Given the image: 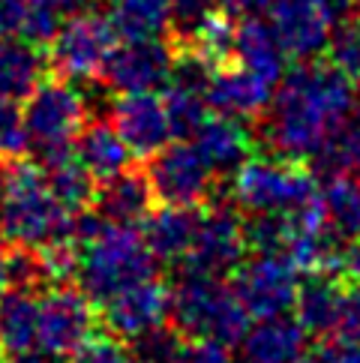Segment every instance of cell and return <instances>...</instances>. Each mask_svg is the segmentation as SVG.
Wrapping results in <instances>:
<instances>
[{"mask_svg":"<svg viewBox=\"0 0 360 363\" xmlns=\"http://www.w3.org/2000/svg\"><path fill=\"white\" fill-rule=\"evenodd\" d=\"M357 106L354 79L330 60L291 69L270 99L264 138L276 157L306 162L321 150L337 123Z\"/></svg>","mask_w":360,"mask_h":363,"instance_id":"obj_1","label":"cell"},{"mask_svg":"<svg viewBox=\"0 0 360 363\" xmlns=\"http://www.w3.org/2000/svg\"><path fill=\"white\" fill-rule=\"evenodd\" d=\"M0 240L30 250L72 243V213L55 199L40 162L16 157L0 165Z\"/></svg>","mask_w":360,"mask_h":363,"instance_id":"obj_2","label":"cell"},{"mask_svg":"<svg viewBox=\"0 0 360 363\" xmlns=\"http://www.w3.org/2000/svg\"><path fill=\"white\" fill-rule=\"evenodd\" d=\"M75 289L90 303H102L130 285L157 277V255L133 225L102 223L94 235L75 243Z\"/></svg>","mask_w":360,"mask_h":363,"instance_id":"obj_3","label":"cell"},{"mask_svg":"<svg viewBox=\"0 0 360 363\" xmlns=\"http://www.w3.org/2000/svg\"><path fill=\"white\" fill-rule=\"evenodd\" d=\"M169 321L184 340H210L228 348L237 345L247 333L249 313L231 291V285L220 282V277L186 267L171 285Z\"/></svg>","mask_w":360,"mask_h":363,"instance_id":"obj_4","label":"cell"},{"mask_svg":"<svg viewBox=\"0 0 360 363\" xmlns=\"http://www.w3.org/2000/svg\"><path fill=\"white\" fill-rule=\"evenodd\" d=\"M24 129L36 153V162H55L75 147L81 126L87 123L90 106L79 87L67 79H43L24 99Z\"/></svg>","mask_w":360,"mask_h":363,"instance_id":"obj_5","label":"cell"},{"mask_svg":"<svg viewBox=\"0 0 360 363\" xmlns=\"http://www.w3.org/2000/svg\"><path fill=\"white\" fill-rule=\"evenodd\" d=\"M231 201L247 213H291L318 201L310 168L286 157H249L235 172Z\"/></svg>","mask_w":360,"mask_h":363,"instance_id":"obj_6","label":"cell"},{"mask_svg":"<svg viewBox=\"0 0 360 363\" xmlns=\"http://www.w3.org/2000/svg\"><path fill=\"white\" fill-rule=\"evenodd\" d=\"M300 270L279 252H255L231 270V291L249 318H274L294 309Z\"/></svg>","mask_w":360,"mask_h":363,"instance_id":"obj_7","label":"cell"},{"mask_svg":"<svg viewBox=\"0 0 360 363\" xmlns=\"http://www.w3.org/2000/svg\"><path fill=\"white\" fill-rule=\"evenodd\" d=\"M48 63L67 82H94L106 67L108 51L114 48V33L108 21L94 12H75L60 24L55 40L48 43Z\"/></svg>","mask_w":360,"mask_h":363,"instance_id":"obj_8","label":"cell"},{"mask_svg":"<svg viewBox=\"0 0 360 363\" xmlns=\"http://www.w3.org/2000/svg\"><path fill=\"white\" fill-rule=\"evenodd\" d=\"M147 180L162 204L201 207L210 204L216 189V172L198 153L196 145H165L147 162Z\"/></svg>","mask_w":360,"mask_h":363,"instance_id":"obj_9","label":"cell"},{"mask_svg":"<svg viewBox=\"0 0 360 363\" xmlns=\"http://www.w3.org/2000/svg\"><path fill=\"white\" fill-rule=\"evenodd\" d=\"M247 225L235 204H210L208 211H201L196 240L184 258V267L208 277H225L247 258Z\"/></svg>","mask_w":360,"mask_h":363,"instance_id":"obj_10","label":"cell"},{"mask_svg":"<svg viewBox=\"0 0 360 363\" xmlns=\"http://www.w3.org/2000/svg\"><path fill=\"white\" fill-rule=\"evenodd\" d=\"M174 45L159 40H123L111 48L99 79L114 94H138V90L165 87L174 63Z\"/></svg>","mask_w":360,"mask_h":363,"instance_id":"obj_11","label":"cell"},{"mask_svg":"<svg viewBox=\"0 0 360 363\" xmlns=\"http://www.w3.org/2000/svg\"><path fill=\"white\" fill-rule=\"evenodd\" d=\"M99 306H102V324H106V330L123 342H133L138 336L157 330L169 321L171 289L162 279L150 277L118 294H111Z\"/></svg>","mask_w":360,"mask_h":363,"instance_id":"obj_12","label":"cell"},{"mask_svg":"<svg viewBox=\"0 0 360 363\" xmlns=\"http://www.w3.org/2000/svg\"><path fill=\"white\" fill-rule=\"evenodd\" d=\"M94 333V303L79 289H48L40 294V348L69 357Z\"/></svg>","mask_w":360,"mask_h":363,"instance_id":"obj_13","label":"cell"},{"mask_svg":"<svg viewBox=\"0 0 360 363\" xmlns=\"http://www.w3.org/2000/svg\"><path fill=\"white\" fill-rule=\"evenodd\" d=\"M111 126L120 133L133 157H153L174 138L169 121V108L159 94L153 90H138V94H120L108 106Z\"/></svg>","mask_w":360,"mask_h":363,"instance_id":"obj_14","label":"cell"},{"mask_svg":"<svg viewBox=\"0 0 360 363\" xmlns=\"http://www.w3.org/2000/svg\"><path fill=\"white\" fill-rule=\"evenodd\" d=\"M267 12L288 57L313 60L325 51L333 28L325 0H270Z\"/></svg>","mask_w":360,"mask_h":363,"instance_id":"obj_15","label":"cell"},{"mask_svg":"<svg viewBox=\"0 0 360 363\" xmlns=\"http://www.w3.org/2000/svg\"><path fill=\"white\" fill-rule=\"evenodd\" d=\"M270 99H274V84L240 63H223L210 75L208 106L216 108V114H228L237 121H259L267 114Z\"/></svg>","mask_w":360,"mask_h":363,"instance_id":"obj_16","label":"cell"},{"mask_svg":"<svg viewBox=\"0 0 360 363\" xmlns=\"http://www.w3.org/2000/svg\"><path fill=\"white\" fill-rule=\"evenodd\" d=\"M294 313H298V324L313 336H325L342 328V315H345L342 277L330 274V270H310V277L300 279L298 285Z\"/></svg>","mask_w":360,"mask_h":363,"instance_id":"obj_17","label":"cell"},{"mask_svg":"<svg viewBox=\"0 0 360 363\" xmlns=\"http://www.w3.org/2000/svg\"><path fill=\"white\" fill-rule=\"evenodd\" d=\"M303 345L306 330L298 324V318H259L237 340L235 363H291L303 354Z\"/></svg>","mask_w":360,"mask_h":363,"instance_id":"obj_18","label":"cell"},{"mask_svg":"<svg viewBox=\"0 0 360 363\" xmlns=\"http://www.w3.org/2000/svg\"><path fill=\"white\" fill-rule=\"evenodd\" d=\"M192 145L216 174H235L252 157L255 138L243 121L220 114V118H208L192 133Z\"/></svg>","mask_w":360,"mask_h":363,"instance_id":"obj_19","label":"cell"},{"mask_svg":"<svg viewBox=\"0 0 360 363\" xmlns=\"http://www.w3.org/2000/svg\"><path fill=\"white\" fill-rule=\"evenodd\" d=\"M201 211L186 204H162L145 216V243L165 264H184L198 231Z\"/></svg>","mask_w":360,"mask_h":363,"instance_id":"obj_20","label":"cell"},{"mask_svg":"<svg viewBox=\"0 0 360 363\" xmlns=\"http://www.w3.org/2000/svg\"><path fill=\"white\" fill-rule=\"evenodd\" d=\"M40 348V294L6 285L0 291V354L18 357Z\"/></svg>","mask_w":360,"mask_h":363,"instance_id":"obj_21","label":"cell"},{"mask_svg":"<svg viewBox=\"0 0 360 363\" xmlns=\"http://www.w3.org/2000/svg\"><path fill=\"white\" fill-rule=\"evenodd\" d=\"M231 57L240 67L261 75L270 84H279V79L286 75V63H288V55L279 43L274 24L261 21L259 16L240 18V24L235 28V51H231Z\"/></svg>","mask_w":360,"mask_h":363,"instance_id":"obj_22","label":"cell"},{"mask_svg":"<svg viewBox=\"0 0 360 363\" xmlns=\"http://www.w3.org/2000/svg\"><path fill=\"white\" fill-rule=\"evenodd\" d=\"M153 186L147 172H133L123 168L120 174L102 180V189L96 192V211L114 225H135L145 223V216L153 211Z\"/></svg>","mask_w":360,"mask_h":363,"instance_id":"obj_23","label":"cell"},{"mask_svg":"<svg viewBox=\"0 0 360 363\" xmlns=\"http://www.w3.org/2000/svg\"><path fill=\"white\" fill-rule=\"evenodd\" d=\"M75 157L90 172L94 180H108L120 174L123 168H130L133 150L126 147L120 133L111 126V121H87L81 126L79 138H75Z\"/></svg>","mask_w":360,"mask_h":363,"instance_id":"obj_24","label":"cell"},{"mask_svg":"<svg viewBox=\"0 0 360 363\" xmlns=\"http://www.w3.org/2000/svg\"><path fill=\"white\" fill-rule=\"evenodd\" d=\"M45 57L28 40L0 36V96L28 99L30 90L43 82Z\"/></svg>","mask_w":360,"mask_h":363,"instance_id":"obj_25","label":"cell"},{"mask_svg":"<svg viewBox=\"0 0 360 363\" xmlns=\"http://www.w3.org/2000/svg\"><path fill=\"white\" fill-rule=\"evenodd\" d=\"M114 40H159L169 33V0H108Z\"/></svg>","mask_w":360,"mask_h":363,"instance_id":"obj_26","label":"cell"},{"mask_svg":"<svg viewBox=\"0 0 360 363\" xmlns=\"http://www.w3.org/2000/svg\"><path fill=\"white\" fill-rule=\"evenodd\" d=\"M330 231L342 243H360V177L357 174H330L318 196Z\"/></svg>","mask_w":360,"mask_h":363,"instance_id":"obj_27","label":"cell"},{"mask_svg":"<svg viewBox=\"0 0 360 363\" xmlns=\"http://www.w3.org/2000/svg\"><path fill=\"white\" fill-rule=\"evenodd\" d=\"M313 165H315V172H325V174H357L360 177V108L357 106L327 135L321 150L313 157Z\"/></svg>","mask_w":360,"mask_h":363,"instance_id":"obj_28","label":"cell"},{"mask_svg":"<svg viewBox=\"0 0 360 363\" xmlns=\"http://www.w3.org/2000/svg\"><path fill=\"white\" fill-rule=\"evenodd\" d=\"M43 172H45L51 192H55V199L67 207L69 213L87 211V204L96 199V192H94L96 180L90 177V172L79 162L75 153H67V157H60L55 162H45Z\"/></svg>","mask_w":360,"mask_h":363,"instance_id":"obj_29","label":"cell"},{"mask_svg":"<svg viewBox=\"0 0 360 363\" xmlns=\"http://www.w3.org/2000/svg\"><path fill=\"white\" fill-rule=\"evenodd\" d=\"M162 102L169 108V121L174 135L180 138H192V133L208 121V94L196 87H184V84H165V94Z\"/></svg>","mask_w":360,"mask_h":363,"instance_id":"obj_30","label":"cell"},{"mask_svg":"<svg viewBox=\"0 0 360 363\" xmlns=\"http://www.w3.org/2000/svg\"><path fill=\"white\" fill-rule=\"evenodd\" d=\"M220 9V0H169V33L174 36V45H192Z\"/></svg>","mask_w":360,"mask_h":363,"instance_id":"obj_31","label":"cell"},{"mask_svg":"<svg viewBox=\"0 0 360 363\" xmlns=\"http://www.w3.org/2000/svg\"><path fill=\"white\" fill-rule=\"evenodd\" d=\"M325 51L333 67H339L351 79H357L360 75V12L333 24Z\"/></svg>","mask_w":360,"mask_h":363,"instance_id":"obj_32","label":"cell"},{"mask_svg":"<svg viewBox=\"0 0 360 363\" xmlns=\"http://www.w3.org/2000/svg\"><path fill=\"white\" fill-rule=\"evenodd\" d=\"M63 24V9L55 0H30L28 16L21 21V36L33 45H48Z\"/></svg>","mask_w":360,"mask_h":363,"instance_id":"obj_33","label":"cell"},{"mask_svg":"<svg viewBox=\"0 0 360 363\" xmlns=\"http://www.w3.org/2000/svg\"><path fill=\"white\" fill-rule=\"evenodd\" d=\"M186 48H196L201 57H208L213 63V67H223V63L231 60V51H235V24L228 18H223V12H220V16H216Z\"/></svg>","mask_w":360,"mask_h":363,"instance_id":"obj_34","label":"cell"},{"mask_svg":"<svg viewBox=\"0 0 360 363\" xmlns=\"http://www.w3.org/2000/svg\"><path fill=\"white\" fill-rule=\"evenodd\" d=\"M30 147L18 99L0 96V160H16Z\"/></svg>","mask_w":360,"mask_h":363,"instance_id":"obj_35","label":"cell"},{"mask_svg":"<svg viewBox=\"0 0 360 363\" xmlns=\"http://www.w3.org/2000/svg\"><path fill=\"white\" fill-rule=\"evenodd\" d=\"M318 363H360V333L349 328H337L318 336Z\"/></svg>","mask_w":360,"mask_h":363,"instance_id":"obj_36","label":"cell"},{"mask_svg":"<svg viewBox=\"0 0 360 363\" xmlns=\"http://www.w3.org/2000/svg\"><path fill=\"white\" fill-rule=\"evenodd\" d=\"M130 357V345L118 336H90V340L75 352V363H123Z\"/></svg>","mask_w":360,"mask_h":363,"instance_id":"obj_37","label":"cell"},{"mask_svg":"<svg viewBox=\"0 0 360 363\" xmlns=\"http://www.w3.org/2000/svg\"><path fill=\"white\" fill-rule=\"evenodd\" d=\"M171 363H231L228 348L210 340H184Z\"/></svg>","mask_w":360,"mask_h":363,"instance_id":"obj_38","label":"cell"},{"mask_svg":"<svg viewBox=\"0 0 360 363\" xmlns=\"http://www.w3.org/2000/svg\"><path fill=\"white\" fill-rule=\"evenodd\" d=\"M30 0H0V36H16L28 16Z\"/></svg>","mask_w":360,"mask_h":363,"instance_id":"obj_39","label":"cell"},{"mask_svg":"<svg viewBox=\"0 0 360 363\" xmlns=\"http://www.w3.org/2000/svg\"><path fill=\"white\" fill-rule=\"evenodd\" d=\"M342 328L360 333V282H345V315Z\"/></svg>","mask_w":360,"mask_h":363,"instance_id":"obj_40","label":"cell"},{"mask_svg":"<svg viewBox=\"0 0 360 363\" xmlns=\"http://www.w3.org/2000/svg\"><path fill=\"white\" fill-rule=\"evenodd\" d=\"M220 6L235 18H249V16H261V12H267L270 0H220Z\"/></svg>","mask_w":360,"mask_h":363,"instance_id":"obj_41","label":"cell"},{"mask_svg":"<svg viewBox=\"0 0 360 363\" xmlns=\"http://www.w3.org/2000/svg\"><path fill=\"white\" fill-rule=\"evenodd\" d=\"M339 277H342V282H360V243H351L349 250L342 252Z\"/></svg>","mask_w":360,"mask_h":363,"instance_id":"obj_42","label":"cell"},{"mask_svg":"<svg viewBox=\"0 0 360 363\" xmlns=\"http://www.w3.org/2000/svg\"><path fill=\"white\" fill-rule=\"evenodd\" d=\"M12 363H69V357L57 354V352H48V348H33V352H28V354L12 357Z\"/></svg>","mask_w":360,"mask_h":363,"instance_id":"obj_43","label":"cell"},{"mask_svg":"<svg viewBox=\"0 0 360 363\" xmlns=\"http://www.w3.org/2000/svg\"><path fill=\"white\" fill-rule=\"evenodd\" d=\"M55 4H57L63 12H72V16H75V12H84L90 4H94V0H55Z\"/></svg>","mask_w":360,"mask_h":363,"instance_id":"obj_44","label":"cell"},{"mask_svg":"<svg viewBox=\"0 0 360 363\" xmlns=\"http://www.w3.org/2000/svg\"><path fill=\"white\" fill-rule=\"evenodd\" d=\"M291 363H318V360H315V357H303V354H300L298 360H291Z\"/></svg>","mask_w":360,"mask_h":363,"instance_id":"obj_45","label":"cell"},{"mask_svg":"<svg viewBox=\"0 0 360 363\" xmlns=\"http://www.w3.org/2000/svg\"><path fill=\"white\" fill-rule=\"evenodd\" d=\"M123 363H145V360H138V357H135V354H133V352H130V357H126V360H123Z\"/></svg>","mask_w":360,"mask_h":363,"instance_id":"obj_46","label":"cell"},{"mask_svg":"<svg viewBox=\"0 0 360 363\" xmlns=\"http://www.w3.org/2000/svg\"><path fill=\"white\" fill-rule=\"evenodd\" d=\"M354 9H357V12H360V0H354Z\"/></svg>","mask_w":360,"mask_h":363,"instance_id":"obj_47","label":"cell"},{"mask_svg":"<svg viewBox=\"0 0 360 363\" xmlns=\"http://www.w3.org/2000/svg\"><path fill=\"white\" fill-rule=\"evenodd\" d=\"M357 79H360V75H357Z\"/></svg>","mask_w":360,"mask_h":363,"instance_id":"obj_48","label":"cell"}]
</instances>
